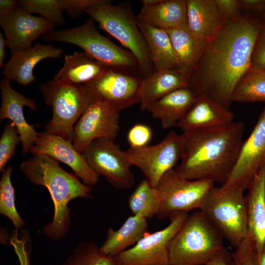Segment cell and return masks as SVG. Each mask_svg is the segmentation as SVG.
Here are the masks:
<instances>
[{
  "mask_svg": "<svg viewBox=\"0 0 265 265\" xmlns=\"http://www.w3.org/2000/svg\"><path fill=\"white\" fill-rule=\"evenodd\" d=\"M102 0H61L62 9L72 18H77L86 9L98 4Z\"/></svg>",
  "mask_w": 265,
  "mask_h": 265,
  "instance_id": "f35d334b",
  "label": "cell"
},
{
  "mask_svg": "<svg viewBox=\"0 0 265 265\" xmlns=\"http://www.w3.org/2000/svg\"><path fill=\"white\" fill-rule=\"evenodd\" d=\"M94 22L89 17L79 26L53 30L44 34L43 38L48 41L66 42L78 46L111 69L132 74L137 71L140 72L139 65L134 55L102 35L97 29Z\"/></svg>",
  "mask_w": 265,
  "mask_h": 265,
  "instance_id": "8992f818",
  "label": "cell"
},
{
  "mask_svg": "<svg viewBox=\"0 0 265 265\" xmlns=\"http://www.w3.org/2000/svg\"><path fill=\"white\" fill-rule=\"evenodd\" d=\"M165 30L177 55L180 72L188 80L209 42L194 34L187 25Z\"/></svg>",
  "mask_w": 265,
  "mask_h": 265,
  "instance_id": "484cf974",
  "label": "cell"
},
{
  "mask_svg": "<svg viewBox=\"0 0 265 265\" xmlns=\"http://www.w3.org/2000/svg\"><path fill=\"white\" fill-rule=\"evenodd\" d=\"M217 5L227 20H232L240 16L241 6L238 0H215Z\"/></svg>",
  "mask_w": 265,
  "mask_h": 265,
  "instance_id": "ab89813d",
  "label": "cell"
},
{
  "mask_svg": "<svg viewBox=\"0 0 265 265\" xmlns=\"http://www.w3.org/2000/svg\"><path fill=\"white\" fill-rule=\"evenodd\" d=\"M187 0H161L152 6H142L136 20L168 30L187 25Z\"/></svg>",
  "mask_w": 265,
  "mask_h": 265,
  "instance_id": "4316f807",
  "label": "cell"
},
{
  "mask_svg": "<svg viewBox=\"0 0 265 265\" xmlns=\"http://www.w3.org/2000/svg\"><path fill=\"white\" fill-rule=\"evenodd\" d=\"M142 78L110 69L86 83L95 101L104 102L119 111L139 103Z\"/></svg>",
  "mask_w": 265,
  "mask_h": 265,
  "instance_id": "5bb4252c",
  "label": "cell"
},
{
  "mask_svg": "<svg viewBox=\"0 0 265 265\" xmlns=\"http://www.w3.org/2000/svg\"><path fill=\"white\" fill-rule=\"evenodd\" d=\"M224 248L219 231L202 212H195L169 243V265H206Z\"/></svg>",
  "mask_w": 265,
  "mask_h": 265,
  "instance_id": "277c9868",
  "label": "cell"
},
{
  "mask_svg": "<svg viewBox=\"0 0 265 265\" xmlns=\"http://www.w3.org/2000/svg\"><path fill=\"white\" fill-rule=\"evenodd\" d=\"M232 102H265V70L250 68L237 84Z\"/></svg>",
  "mask_w": 265,
  "mask_h": 265,
  "instance_id": "f546056e",
  "label": "cell"
},
{
  "mask_svg": "<svg viewBox=\"0 0 265 265\" xmlns=\"http://www.w3.org/2000/svg\"><path fill=\"white\" fill-rule=\"evenodd\" d=\"M7 46L5 38L3 33L0 32V68H3L4 61L6 56L5 47Z\"/></svg>",
  "mask_w": 265,
  "mask_h": 265,
  "instance_id": "ee69618b",
  "label": "cell"
},
{
  "mask_svg": "<svg viewBox=\"0 0 265 265\" xmlns=\"http://www.w3.org/2000/svg\"><path fill=\"white\" fill-rule=\"evenodd\" d=\"M196 95L189 87L174 90L155 102L147 108L152 117L160 121L162 128L167 129L176 127L194 103Z\"/></svg>",
  "mask_w": 265,
  "mask_h": 265,
  "instance_id": "d4e9b609",
  "label": "cell"
},
{
  "mask_svg": "<svg viewBox=\"0 0 265 265\" xmlns=\"http://www.w3.org/2000/svg\"><path fill=\"white\" fill-rule=\"evenodd\" d=\"M82 154L92 170L115 188L125 190L134 185L135 179L126 151L122 150L114 141L96 139Z\"/></svg>",
  "mask_w": 265,
  "mask_h": 265,
  "instance_id": "30bf717a",
  "label": "cell"
},
{
  "mask_svg": "<svg viewBox=\"0 0 265 265\" xmlns=\"http://www.w3.org/2000/svg\"><path fill=\"white\" fill-rule=\"evenodd\" d=\"M214 186L212 181L186 179L174 168L168 171L156 186L159 198L157 218L164 219L175 212L200 209Z\"/></svg>",
  "mask_w": 265,
  "mask_h": 265,
  "instance_id": "9c48e42d",
  "label": "cell"
},
{
  "mask_svg": "<svg viewBox=\"0 0 265 265\" xmlns=\"http://www.w3.org/2000/svg\"><path fill=\"white\" fill-rule=\"evenodd\" d=\"M20 142L21 137L15 125L10 121L7 122L0 138V171L4 170Z\"/></svg>",
  "mask_w": 265,
  "mask_h": 265,
  "instance_id": "e575fe53",
  "label": "cell"
},
{
  "mask_svg": "<svg viewBox=\"0 0 265 265\" xmlns=\"http://www.w3.org/2000/svg\"><path fill=\"white\" fill-rule=\"evenodd\" d=\"M20 6L19 0H0V18L9 15Z\"/></svg>",
  "mask_w": 265,
  "mask_h": 265,
  "instance_id": "b9f144b4",
  "label": "cell"
},
{
  "mask_svg": "<svg viewBox=\"0 0 265 265\" xmlns=\"http://www.w3.org/2000/svg\"><path fill=\"white\" fill-rule=\"evenodd\" d=\"M235 265H258V258L255 247L250 244L238 246L233 254Z\"/></svg>",
  "mask_w": 265,
  "mask_h": 265,
  "instance_id": "74e56055",
  "label": "cell"
},
{
  "mask_svg": "<svg viewBox=\"0 0 265 265\" xmlns=\"http://www.w3.org/2000/svg\"><path fill=\"white\" fill-rule=\"evenodd\" d=\"M186 10L189 29L208 42L218 34L228 20L215 0H187Z\"/></svg>",
  "mask_w": 265,
  "mask_h": 265,
  "instance_id": "7402d4cb",
  "label": "cell"
},
{
  "mask_svg": "<svg viewBox=\"0 0 265 265\" xmlns=\"http://www.w3.org/2000/svg\"><path fill=\"white\" fill-rule=\"evenodd\" d=\"M45 103L52 107V117L45 132L72 141L74 127L94 99L85 84L64 83L54 79L40 84Z\"/></svg>",
  "mask_w": 265,
  "mask_h": 265,
  "instance_id": "52a82bcc",
  "label": "cell"
},
{
  "mask_svg": "<svg viewBox=\"0 0 265 265\" xmlns=\"http://www.w3.org/2000/svg\"><path fill=\"white\" fill-rule=\"evenodd\" d=\"M177 212L170 217L164 229L146 233L134 246L115 256L119 265H169L168 244L187 217Z\"/></svg>",
  "mask_w": 265,
  "mask_h": 265,
  "instance_id": "8fae6325",
  "label": "cell"
},
{
  "mask_svg": "<svg viewBox=\"0 0 265 265\" xmlns=\"http://www.w3.org/2000/svg\"><path fill=\"white\" fill-rule=\"evenodd\" d=\"M153 136V132L148 126L135 124L129 130L127 140L130 148H140L147 146Z\"/></svg>",
  "mask_w": 265,
  "mask_h": 265,
  "instance_id": "d590c367",
  "label": "cell"
},
{
  "mask_svg": "<svg viewBox=\"0 0 265 265\" xmlns=\"http://www.w3.org/2000/svg\"><path fill=\"white\" fill-rule=\"evenodd\" d=\"M110 69L85 52H75L65 56L63 66L53 79L64 83L85 84Z\"/></svg>",
  "mask_w": 265,
  "mask_h": 265,
  "instance_id": "603a6c76",
  "label": "cell"
},
{
  "mask_svg": "<svg viewBox=\"0 0 265 265\" xmlns=\"http://www.w3.org/2000/svg\"><path fill=\"white\" fill-rule=\"evenodd\" d=\"M0 26L12 54L30 48L39 36L53 30L55 25L20 6L9 15L0 18Z\"/></svg>",
  "mask_w": 265,
  "mask_h": 265,
  "instance_id": "2e32d148",
  "label": "cell"
},
{
  "mask_svg": "<svg viewBox=\"0 0 265 265\" xmlns=\"http://www.w3.org/2000/svg\"><path fill=\"white\" fill-rule=\"evenodd\" d=\"M243 193L244 190L239 188L214 186L200 208L223 238L235 248L248 233V217Z\"/></svg>",
  "mask_w": 265,
  "mask_h": 265,
  "instance_id": "ba28073f",
  "label": "cell"
},
{
  "mask_svg": "<svg viewBox=\"0 0 265 265\" xmlns=\"http://www.w3.org/2000/svg\"><path fill=\"white\" fill-rule=\"evenodd\" d=\"M245 200L248 234L253 238L258 258L265 244V161L255 175L248 188Z\"/></svg>",
  "mask_w": 265,
  "mask_h": 265,
  "instance_id": "44dd1931",
  "label": "cell"
},
{
  "mask_svg": "<svg viewBox=\"0 0 265 265\" xmlns=\"http://www.w3.org/2000/svg\"><path fill=\"white\" fill-rule=\"evenodd\" d=\"M128 203L133 215L147 219L157 215L159 198L156 187L153 186L144 179L130 195Z\"/></svg>",
  "mask_w": 265,
  "mask_h": 265,
  "instance_id": "4dcf8cb0",
  "label": "cell"
},
{
  "mask_svg": "<svg viewBox=\"0 0 265 265\" xmlns=\"http://www.w3.org/2000/svg\"><path fill=\"white\" fill-rule=\"evenodd\" d=\"M126 152L131 165L140 169L145 179L156 187L162 176L181 159L180 134L171 131L156 145L130 147Z\"/></svg>",
  "mask_w": 265,
  "mask_h": 265,
  "instance_id": "7c38bea8",
  "label": "cell"
},
{
  "mask_svg": "<svg viewBox=\"0 0 265 265\" xmlns=\"http://www.w3.org/2000/svg\"><path fill=\"white\" fill-rule=\"evenodd\" d=\"M20 169L32 184L45 186L53 201V217L43 228L44 234L53 240L63 239L72 223L69 202L77 198L89 197L92 187L80 181L74 173L64 170L58 160L45 154L26 159Z\"/></svg>",
  "mask_w": 265,
  "mask_h": 265,
  "instance_id": "3957f363",
  "label": "cell"
},
{
  "mask_svg": "<svg viewBox=\"0 0 265 265\" xmlns=\"http://www.w3.org/2000/svg\"><path fill=\"white\" fill-rule=\"evenodd\" d=\"M241 7L255 11L263 12L265 11V0H240Z\"/></svg>",
  "mask_w": 265,
  "mask_h": 265,
  "instance_id": "7bdbcfd3",
  "label": "cell"
},
{
  "mask_svg": "<svg viewBox=\"0 0 265 265\" xmlns=\"http://www.w3.org/2000/svg\"><path fill=\"white\" fill-rule=\"evenodd\" d=\"M119 113L120 111L104 102H92L74 127L72 141L75 149L82 153L98 139L115 142L120 130Z\"/></svg>",
  "mask_w": 265,
  "mask_h": 265,
  "instance_id": "4fadbf2b",
  "label": "cell"
},
{
  "mask_svg": "<svg viewBox=\"0 0 265 265\" xmlns=\"http://www.w3.org/2000/svg\"><path fill=\"white\" fill-rule=\"evenodd\" d=\"M189 86L187 79L177 70L154 71L141 80L140 108L145 111L151 104L169 93Z\"/></svg>",
  "mask_w": 265,
  "mask_h": 265,
  "instance_id": "cb8c5ba5",
  "label": "cell"
},
{
  "mask_svg": "<svg viewBox=\"0 0 265 265\" xmlns=\"http://www.w3.org/2000/svg\"><path fill=\"white\" fill-rule=\"evenodd\" d=\"M61 265H119L115 256L104 253L91 241L80 242Z\"/></svg>",
  "mask_w": 265,
  "mask_h": 265,
  "instance_id": "1f68e13d",
  "label": "cell"
},
{
  "mask_svg": "<svg viewBox=\"0 0 265 265\" xmlns=\"http://www.w3.org/2000/svg\"><path fill=\"white\" fill-rule=\"evenodd\" d=\"M260 30L255 22L241 15L227 20L209 42L188 78L189 87L196 96L207 95L229 109L237 84L250 68Z\"/></svg>",
  "mask_w": 265,
  "mask_h": 265,
  "instance_id": "6da1fadb",
  "label": "cell"
},
{
  "mask_svg": "<svg viewBox=\"0 0 265 265\" xmlns=\"http://www.w3.org/2000/svg\"><path fill=\"white\" fill-rule=\"evenodd\" d=\"M22 265H29V264L26 262V261H24L22 262Z\"/></svg>",
  "mask_w": 265,
  "mask_h": 265,
  "instance_id": "7dc6e473",
  "label": "cell"
},
{
  "mask_svg": "<svg viewBox=\"0 0 265 265\" xmlns=\"http://www.w3.org/2000/svg\"><path fill=\"white\" fill-rule=\"evenodd\" d=\"M33 155L45 154L69 166L85 185L92 187L99 181V176L89 165L82 153L77 151L72 141L42 132L32 146Z\"/></svg>",
  "mask_w": 265,
  "mask_h": 265,
  "instance_id": "e0dca14e",
  "label": "cell"
},
{
  "mask_svg": "<svg viewBox=\"0 0 265 265\" xmlns=\"http://www.w3.org/2000/svg\"><path fill=\"white\" fill-rule=\"evenodd\" d=\"M234 115L205 94L197 96L191 106L176 125L183 132L219 127L234 122Z\"/></svg>",
  "mask_w": 265,
  "mask_h": 265,
  "instance_id": "ffe728a7",
  "label": "cell"
},
{
  "mask_svg": "<svg viewBox=\"0 0 265 265\" xmlns=\"http://www.w3.org/2000/svg\"><path fill=\"white\" fill-rule=\"evenodd\" d=\"M136 21L147 44L155 71L176 70L181 72L177 55L167 31Z\"/></svg>",
  "mask_w": 265,
  "mask_h": 265,
  "instance_id": "83f0119b",
  "label": "cell"
},
{
  "mask_svg": "<svg viewBox=\"0 0 265 265\" xmlns=\"http://www.w3.org/2000/svg\"><path fill=\"white\" fill-rule=\"evenodd\" d=\"M10 81L4 78L0 80V121L9 119L15 125L21 139L22 153L25 156L30 152L38 132L35 130L33 125H30L26 121L23 107L26 106L30 110H35L37 106L33 99L15 91L11 87Z\"/></svg>",
  "mask_w": 265,
  "mask_h": 265,
  "instance_id": "ac0fdd59",
  "label": "cell"
},
{
  "mask_svg": "<svg viewBox=\"0 0 265 265\" xmlns=\"http://www.w3.org/2000/svg\"><path fill=\"white\" fill-rule=\"evenodd\" d=\"M20 6L30 13H37L55 25L65 23L61 0H19Z\"/></svg>",
  "mask_w": 265,
  "mask_h": 265,
  "instance_id": "836d02e7",
  "label": "cell"
},
{
  "mask_svg": "<svg viewBox=\"0 0 265 265\" xmlns=\"http://www.w3.org/2000/svg\"><path fill=\"white\" fill-rule=\"evenodd\" d=\"M148 228L147 219L131 215L117 230L108 228L106 239L100 249L106 255L116 256L134 246L147 233Z\"/></svg>",
  "mask_w": 265,
  "mask_h": 265,
  "instance_id": "f1b7e54d",
  "label": "cell"
},
{
  "mask_svg": "<svg viewBox=\"0 0 265 265\" xmlns=\"http://www.w3.org/2000/svg\"><path fill=\"white\" fill-rule=\"evenodd\" d=\"M85 13L98 24L99 28L129 50L136 59L141 74L146 76L155 71L146 40L130 5L102 0L86 9Z\"/></svg>",
  "mask_w": 265,
  "mask_h": 265,
  "instance_id": "5b68a950",
  "label": "cell"
},
{
  "mask_svg": "<svg viewBox=\"0 0 265 265\" xmlns=\"http://www.w3.org/2000/svg\"><path fill=\"white\" fill-rule=\"evenodd\" d=\"M63 52V49L53 45L36 43L27 49L12 53L3 68L2 75L20 85H27L36 80L33 70L38 62L46 58H60Z\"/></svg>",
  "mask_w": 265,
  "mask_h": 265,
  "instance_id": "d6986e66",
  "label": "cell"
},
{
  "mask_svg": "<svg viewBox=\"0 0 265 265\" xmlns=\"http://www.w3.org/2000/svg\"><path fill=\"white\" fill-rule=\"evenodd\" d=\"M250 68L265 70V26L260 28L251 59Z\"/></svg>",
  "mask_w": 265,
  "mask_h": 265,
  "instance_id": "8d00e7d4",
  "label": "cell"
},
{
  "mask_svg": "<svg viewBox=\"0 0 265 265\" xmlns=\"http://www.w3.org/2000/svg\"><path fill=\"white\" fill-rule=\"evenodd\" d=\"M11 166L4 169L0 180V213L7 217L17 229H21L25 222L17 212L15 206L14 188L11 181Z\"/></svg>",
  "mask_w": 265,
  "mask_h": 265,
  "instance_id": "d6a6232c",
  "label": "cell"
},
{
  "mask_svg": "<svg viewBox=\"0 0 265 265\" xmlns=\"http://www.w3.org/2000/svg\"><path fill=\"white\" fill-rule=\"evenodd\" d=\"M265 161V107L248 137L244 140L238 160L222 185L244 191Z\"/></svg>",
  "mask_w": 265,
  "mask_h": 265,
  "instance_id": "9a60e30c",
  "label": "cell"
},
{
  "mask_svg": "<svg viewBox=\"0 0 265 265\" xmlns=\"http://www.w3.org/2000/svg\"><path fill=\"white\" fill-rule=\"evenodd\" d=\"M161 0H141L142 6H152L160 2Z\"/></svg>",
  "mask_w": 265,
  "mask_h": 265,
  "instance_id": "f6af8a7d",
  "label": "cell"
},
{
  "mask_svg": "<svg viewBox=\"0 0 265 265\" xmlns=\"http://www.w3.org/2000/svg\"><path fill=\"white\" fill-rule=\"evenodd\" d=\"M258 265H265V244L258 257Z\"/></svg>",
  "mask_w": 265,
  "mask_h": 265,
  "instance_id": "bcb514c9",
  "label": "cell"
},
{
  "mask_svg": "<svg viewBox=\"0 0 265 265\" xmlns=\"http://www.w3.org/2000/svg\"><path fill=\"white\" fill-rule=\"evenodd\" d=\"M206 265H235L233 255L224 248L222 252Z\"/></svg>",
  "mask_w": 265,
  "mask_h": 265,
  "instance_id": "60d3db41",
  "label": "cell"
},
{
  "mask_svg": "<svg viewBox=\"0 0 265 265\" xmlns=\"http://www.w3.org/2000/svg\"><path fill=\"white\" fill-rule=\"evenodd\" d=\"M244 128L243 123L238 121L224 126L183 132L177 173L187 180L223 185L238 160Z\"/></svg>",
  "mask_w": 265,
  "mask_h": 265,
  "instance_id": "7a4b0ae2",
  "label": "cell"
}]
</instances>
